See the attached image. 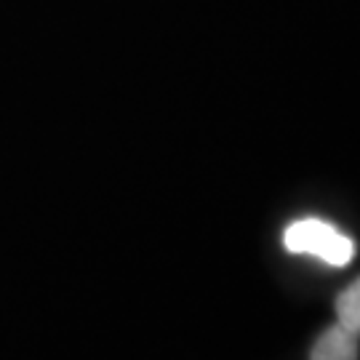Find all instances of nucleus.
<instances>
[{"mask_svg": "<svg viewBox=\"0 0 360 360\" xmlns=\"http://www.w3.org/2000/svg\"><path fill=\"white\" fill-rule=\"evenodd\" d=\"M283 245L291 254H307V257H318L326 264L334 267H347L352 257H355V243L352 238L339 232L326 219H296L291 221L283 232Z\"/></svg>", "mask_w": 360, "mask_h": 360, "instance_id": "nucleus-1", "label": "nucleus"}, {"mask_svg": "<svg viewBox=\"0 0 360 360\" xmlns=\"http://www.w3.org/2000/svg\"><path fill=\"white\" fill-rule=\"evenodd\" d=\"M360 336L349 334L345 326H328L309 349V360H358Z\"/></svg>", "mask_w": 360, "mask_h": 360, "instance_id": "nucleus-2", "label": "nucleus"}, {"mask_svg": "<svg viewBox=\"0 0 360 360\" xmlns=\"http://www.w3.org/2000/svg\"><path fill=\"white\" fill-rule=\"evenodd\" d=\"M334 309L336 323L345 326L349 334L360 336V278H355L342 294L336 296Z\"/></svg>", "mask_w": 360, "mask_h": 360, "instance_id": "nucleus-3", "label": "nucleus"}]
</instances>
